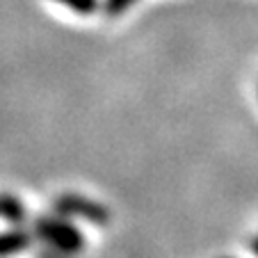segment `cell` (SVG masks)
<instances>
[{
    "mask_svg": "<svg viewBox=\"0 0 258 258\" xmlns=\"http://www.w3.org/2000/svg\"><path fill=\"white\" fill-rule=\"evenodd\" d=\"M34 233L44 242L53 244L64 253H80L85 249V235L59 215H41L34 219Z\"/></svg>",
    "mask_w": 258,
    "mask_h": 258,
    "instance_id": "1",
    "label": "cell"
},
{
    "mask_svg": "<svg viewBox=\"0 0 258 258\" xmlns=\"http://www.w3.org/2000/svg\"><path fill=\"white\" fill-rule=\"evenodd\" d=\"M53 208L57 215H67V217H80L85 222H92L96 226H103L110 222V210L103 204L89 199V197L76 195V192H64L53 199Z\"/></svg>",
    "mask_w": 258,
    "mask_h": 258,
    "instance_id": "2",
    "label": "cell"
},
{
    "mask_svg": "<svg viewBox=\"0 0 258 258\" xmlns=\"http://www.w3.org/2000/svg\"><path fill=\"white\" fill-rule=\"evenodd\" d=\"M30 244H32V235L28 231H23V229L3 231L0 233V258L25 251V249H30Z\"/></svg>",
    "mask_w": 258,
    "mask_h": 258,
    "instance_id": "3",
    "label": "cell"
},
{
    "mask_svg": "<svg viewBox=\"0 0 258 258\" xmlns=\"http://www.w3.org/2000/svg\"><path fill=\"white\" fill-rule=\"evenodd\" d=\"M0 217L10 222L12 226H23V222L28 219V210H25L23 201L19 197L10 195V192H3L0 195Z\"/></svg>",
    "mask_w": 258,
    "mask_h": 258,
    "instance_id": "4",
    "label": "cell"
},
{
    "mask_svg": "<svg viewBox=\"0 0 258 258\" xmlns=\"http://www.w3.org/2000/svg\"><path fill=\"white\" fill-rule=\"evenodd\" d=\"M62 5H67L71 12L76 14H83V16H89L98 10V0H57Z\"/></svg>",
    "mask_w": 258,
    "mask_h": 258,
    "instance_id": "5",
    "label": "cell"
},
{
    "mask_svg": "<svg viewBox=\"0 0 258 258\" xmlns=\"http://www.w3.org/2000/svg\"><path fill=\"white\" fill-rule=\"evenodd\" d=\"M137 0H105L103 3V12H105V16H121L123 12H128L133 5H135Z\"/></svg>",
    "mask_w": 258,
    "mask_h": 258,
    "instance_id": "6",
    "label": "cell"
},
{
    "mask_svg": "<svg viewBox=\"0 0 258 258\" xmlns=\"http://www.w3.org/2000/svg\"><path fill=\"white\" fill-rule=\"evenodd\" d=\"M249 249H251V253H253V256L258 258V233L253 235L251 240H249Z\"/></svg>",
    "mask_w": 258,
    "mask_h": 258,
    "instance_id": "7",
    "label": "cell"
}]
</instances>
